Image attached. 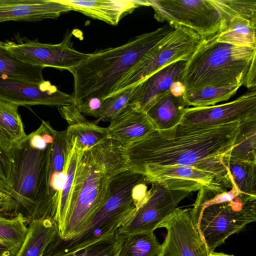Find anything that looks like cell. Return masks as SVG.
Here are the masks:
<instances>
[{
    "label": "cell",
    "mask_w": 256,
    "mask_h": 256,
    "mask_svg": "<svg viewBox=\"0 0 256 256\" xmlns=\"http://www.w3.org/2000/svg\"><path fill=\"white\" fill-rule=\"evenodd\" d=\"M110 122L108 138L122 146L139 141L156 130L145 112L129 105Z\"/></svg>",
    "instance_id": "19"
},
{
    "label": "cell",
    "mask_w": 256,
    "mask_h": 256,
    "mask_svg": "<svg viewBox=\"0 0 256 256\" xmlns=\"http://www.w3.org/2000/svg\"><path fill=\"white\" fill-rule=\"evenodd\" d=\"M174 29L165 26L118 46L90 54L70 72L74 76V104L92 98L105 100L108 97L123 78L161 44Z\"/></svg>",
    "instance_id": "4"
},
{
    "label": "cell",
    "mask_w": 256,
    "mask_h": 256,
    "mask_svg": "<svg viewBox=\"0 0 256 256\" xmlns=\"http://www.w3.org/2000/svg\"><path fill=\"white\" fill-rule=\"evenodd\" d=\"M256 120V88L228 103L186 108L180 124L212 126Z\"/></svg>",
    "instance_id": "14"
},
{
    "label": "cell",
    "mask_w": 256,
    "mask_h": 256,
    "mask_svg": "<svg viewBox=\"0 0 256 256\" xmlns=\"http://www.w3.org/2000/svg\"><path fill=\"white\" fill-rule=\"evenodd\" d=\"M187 60L173 62L154 73L136 86L129 106L145 112L161 96L181 82Z\"/></svg>",
    "instance_id": "16"
},
{
    "label": "cell",
    "mask_w": 256,
    "mask_h": 256,
    "mask_svg": "<svg viewBox=\"0 0 256 256\" xmlns=\"http://www.w3.org/2000/svg\"><path fill=\"white\" fill-rule=\"evenodd\" d=\"M0 100L18 106L44 105L57 108L74 104L72 94L59 90L49 81L31 83L0 76Z\"/></svg>",
    "instance_id": "15"
},
{
    "label": "cell",
    "mask_w": 256,
    "mask_h": 256,
    "mask_svg": "<svg viewBox=\"0 0 256 256\" xmlns=\"http://www.w3.org/2000/svg\"><path fill=\"white\" fill-rule=\"evenodd\" d=\"M28 227L26 237L15 256H44L58 234L56 222L52 218H44L31 221Z\"/></svg>",
    "instance_id": "24"
},
{
    "label": "cell",
    "mask_w": 256,
    "mask_h": 256,
    "mask_svg": "<svg viewBox=\"0 0 256 256\" xmlns=\"http://www.w3.org/2000/svg\"><path fill=\"white\" fill-rule=\"evenodd\" d=\"M166 230L161 256H208L205 242L193 222L189 209L176 208L158 226Z\"/></svg>",
    "instance_id": "13"
},
{
    "label": "cell",
    "mask_w": 256,
    "mask_h": 256,
    "mask_svg": "<svg viewBox=\"0 0 256 256\" xmlns=\"http://www.w3.org/2000/svg\"><path fill=\"white\" fill-rule=\"evenodd\" d=\"M12 143L0 132V180L10 189L12 172Z\"/></svg>",
    "instance_id": "36"
},
{
    "label": "cell",
    "mask_w": 256,
    "mask_h": 256,
    "mask_svg": "<svg viewBox=\"0 0 256 256\" xmlns=\"http://www.w3.org/2000/svg\"><path fill=\"white\" fill-rule=\"evenodd\" d=\"M20 246L0 242V256H15Z\"/></svg>",
    "instance_id": "37"
},
{
    "label": "cell",
    "mask_w": 256,
    "mask_h": 256,
    "mask_svg": "<svg viewBox=\"0 0 256 256\" xmlns=\"http://www.w3.org/2000/svg\"><path fill=\"white\" fill-rule=\"evenodd\" d=\"M218 10V42L256 48V0H210Z\"/></svg>",
    "instance_id": "12"
},
{
    "label": "cell",
    "mask_w": 256,
    "mask_h": 256,
    "mask_svg": "<svg viewBox=\"0 0 256 256\" xmlns=\"http://www.w3.org/2000/svg\"><path fill=\"white\" fill-rule=\"evenodd\" d=\"M75 10L94 19L116 26L124 16L136 8L148 6L147 0H59Z\"/></svg>",
    "instance_id": "20"
},
{
    "label": "cell",
    "mask_w": 256,
    "mask_h": 256,
    "mask_svg": "<svg viewBox=\"0 0 256 256\" xmlns=\"http://www.w3.org/2000/svg\"><path fill=\"white\" fill-rule=\"evenodd\" d=\"M140 174L146 184H154L169 179L196 182L202 186L218 192H226L232 187L230 178L187 166H158L146 168Z\"/></svg>",
    "instance_id": "18"
},
{
    "label": "cell",
    "mask_w": 256,
    "mask_h": 256,
    "mask_svg": "<svg viewBox=\"0 0 256 256\" xmlns=\"http://www.w3.org/2000/svg\"><path fill=\"white\" fill-rule=\"evenodd\" d=\"M256 56L255 48L218 42L214 35L203 38L187 60L181 82L185 92L208 86H242Z\"/></svg>",
    "instance_id": "6"
},
{
    "label": "cell",
    "mask_w": 256,
    "mask_h": 256,
    "mask_svg": "<svg viewBox=\"0 0 256 256\" xmlns=\"http://www.w3.org/2000/svg\"><path fill=\"white\" fill-rule=\"evenodd\" d=\"M170 92L174 95L181 96L185 92V88L181 82H178L172 86Z\"/></svg>",
    "instance_id": "39"
},
{
    "label": "cell",
    "mask_w": 256,
    "mask_h": 256,
    "mask_svg": "<svg viewBox=\"0 0 256 256\" xmlns=\"http://www.w3.org/2000/svg\"><path fill=\"white\" fill-rule=\"evenodd\" d=\"M188 106L183 94L176 96L170 90L161 96L146 112L156 130H164L180 124Z\"/></svg>",
    "instance_id": "23"
},
{
    "label": "cell",
    "mask_w": 256,
    "mask_h": 256,
    "mask_svg": "<svg viewBox=\"0 0 256 256\" xmlns=\"http://www.w3.org/2000/svg\"><path fill=\"white\" fill-rule=\"evenodd\" d=\"M28 230V224L20 216L0 214V242L20 246Z\"/></svg>",
    "instance_id": "33"
},
{
    "label": "cell",
    "mask_w": 256,
    "mask_h": 256,
    "mask_svg": "<svg viewBox=\"0 0 256 256\" xmlns=\"http://www.w3.org/2000/svg\"><path fill=\"white\" fill-rule=\"evenodd\" d=\"M145 182L143 176L128 170L118 174L102 206L82 232L66 240L56 236L44 256L76 252L116 234L148 198Z\"/></svg>",
    "instance_id": "5"
},
{
    "label": "cell",
    "mask_w": 256,
    "mask_h": 256,
    "mask_svg": "<svg viewBox=\"0 0 256 256\" xmlns=\"http://www.w3.org/2000/svg\"><path fill=\"white\" fill-rule=\"evenodd\" d=\"M70 141L71 142L72 147L66 180L60 194L54 218V221L58 226V233L62 229L67 212L78 162L82 153L84 150L78 146L76 139H72Z\"/></svg>",
    "instance_id": "30"
},
{
    "label": "cell",
    "mask_w": 256,
    "mask_h": 256,
    "mask_svg": "<svg viewBox=\"0 0 256 256\" xmlns=\"http://www.w3.org/2000/svg\"><path fill=\"white\" fill-rule=\"evenodd\" d=\"M208 256H234L233 255H229L227 254H225L222 252H212L208 254Z\"/></svg>",
    "instance_id": "41"
},
{
    "label": "cell",
    "mask_w": 256,
    "mask_h": 256,
    "mask_svg": "<svg viewBox=\"0 0 256 256\" xmlns=\"http://www.w3.org/2000/svg\"><path fill=\"white\" fill-rule=\"evenodd\" d=\"M0 191L5 193L10 197L12 194V190L2 180H0Z\"/></svg>",
    "instance_id": "40"
},
{
    "label": "cell",
    "mask_w": 256,
    "mask_h": 256,
    "mask_svg": "<svg viewBox=\"0 0 256 256\" xmlns=\"http://www.w3.org/2000/svg\"><path fill=\"white\" fill-rule=\"evenodd\" d=\"M148 6L159 22H166L176 28H190L202 38L214 35L220 26L218 12L210 0H150Z\"/></svg>",
    "instance_id": "10"
},
{
    "label": "cell",
    "mask_w": 256,
    "mask_h": 256,
    "mask_svg": "<svg viewBox=\"0 0 256 256\" xmlns=\"http://www.w3.org/2000/svg\"><path fill=\"white\" fill-rule=\"evenodd\" d=\"M239 126L238 122L212 126L180 124L156 130L122 146L127 169L140 174L152 167L187 166L230 179L224 156L234 144Z\"/></svg>",
    "instance_id": "1"
},
{
    "label": "cell",
    "mask_w": 256,
    "mask_h": 256,
    "mask_svg": "<svg viewBox=\"0 0 256 256\" xmlns=\"http://www.w3.org/2000/svg\"><path fill=\"white\" fill-rule=\"evenodd\" d=\"M256 220V200L244 202L238 196L231 200L204 208L200 216L197 230L210 254L231 235Z\"/></svg>",
    "instance_id": "8"
},
{
    "label": "cell",
    "mask_w": 256,
    "mask_h": 256,
    "mask_svg": "<svg viewBox=\"0 0 256 256\" xmlns=\"http://www.w3.org/2000/svg\"><path fill=\"white\" fill-rule=\"evenodd\" d=\"M71 147L72 144L67 137L66 130H56L50 158L48 184L51 196L57 210L66 180Z\"/></svg>",
    "instance_id": "22"
},
{
    "label": "cell",
    "mask_w": 256,
    "mask_h": 256,
    "mask_svg": "<svg viewBox=\"0 0 256 256\" xmlns=\"http://www.w3.org/2000/svg\"><path fill=\"white\" fill-rule=\"evenodd\" d=\"M198 191L194 207L190 210L193 222L196 229L200 216L204 208L210 204L231 200L241 194L240 192L234 185H232L230 190L226 192H218L205 186H202Z\"/></svg>",
    "instance_id": "32"
},
{
    "label": "cell",
    "mask_w": 256,
    "mask_h": 256,
    "mask_svg": "<svg viewBox=\"0 0 256 256\" xmlns=\"http://www.w3.org/2000/svg\"><path fill=\"white\" fill-rule=\"evenodd\" d=\"M202 187L198 182L178 179L152 184L149 198L118 229V234L125 238L153 232L182 200Z\"/></svg>",
    "instance_id": "7"
},
{
    "label": "cell",
    "mask_w": 256,
    "mask_h": 256,
    "mask_svg": "<svg viewBox=\"0 0 256 256\" xmlns=\"http://www.w3.org/2000/svg\"><path fill=\"white\" fill-rule=\"evenodd\" d=\"M241 86L238 84L208 86L194 90L185 92L184 98L188 106L204 107L226 101L230 98Z\"/></svg>",
    "instance_id": "27"
},
{
    "label": "cell",
    "mask_w": 256,
    "mask_h": 256,
    "mask_svg": "<svg viewBox=\"0 0 256 256\" xmlns=\"http://www.w3.org/2000/svg\"><path fill=\"white\" fill-rule=\"evenodd\" d=\"M136 86L115 94L104 100L94 118V122L98 124L100 121H110L127 108L134 92Z\"/></svg>",
    "instance_id": "35"
},
{
    "label": "cell",
    "mask_w": 256,
    "mask_h": 256,
    "mask_svg": "<svg viewBox=\"0 0 256 256\" xmlns=\"http://www.w3.org/2000/svg\"><path fill=\"white\" fill-rule=\"evenodd\" d=\"M124 240L117 232L78 251L46 256H118Z\"/></svg>",
    "instance_id": "34"
},
{
    "label": "cell",
    "mask_w": 256,
    "mask_h": 256,
    "mask_svg": "<svg viewBox=\"0 0 256 256\" xmlns=\"http://www.w3.org/2000/svg\"><path fill=\"white\" fill-rule=\"evenodd\" d=\"M71 10L59 0H0V22L56 19Z\"/></svg>",
    "instance_id": "17"
},
{
    "label": "cell",
    "mask_w": 256,
    "mask_h": 256,
    "mask_svg": "<svg viewBox=\"0 0 256 256\" xmlns=\"http://www.w3.org/2000/svg\"><path fill=\"white\" fill-rule=\"evenodd\" d=\"M202 39L190 28L182 26L174 28L161 44L123 78L108 96L136 86L154 73L173 62L188 60Z\"/></svg>",
    "instance_id": "9"
},
{
    "label": "cell",
    "mask_w": 256,
    "mask_h": 256,
    "mask_svg": "<svg viewBox=\"0 0 256 256\" xmlns=\"http://www.w3.org/2000/svg\"><path fill=\"white\" fill-rule=\"evenodd\" d=\"M55 130L42 120L36 130L12 145L10 213L20 216L28 224L44 218L54 220L57 208L50 194L48 168Z\"/></svg>",
    "instance_id": "2"
},
{
    "label": "cell",
    "mask_w": 256,
    "mask_h": 256,
    "mask_svg": "<svg viewBox=\"0 0 256 256\" xmlns=\"http://www.w3.org/2000/svg\"><path fill=\"white\" fill-rule=\"evenodd\" d=\"M58 108L68 124L66 130L68 139H76L80 148L85 150L108 139L106 128L87 120L74 104Z\"/></svg>",
    "instance_id": "21"
},
{
    "label": "cell",
    "mask_w": 256,
    "mask_h": 256,
    "mask_svg": "<svg viewBox=\"0 0 256 256\" xmlns=\"http://www.w3.org/2000/svg\"><path fill=\"white\" fill-rule=\"evenodd\" d=\"M256 120L240 124L234 144L228 156L240 160L256 162Z\"/></svg>",
    "instance_id": "29"
},
{
    "label": "cell",
    "mask_w": 256,
    "mask_h": 256,
    "mask_svg": "<svg viewBox=\"0 0 256 256\" xmlns=\"http://www.w3.org/2000/svg\"><path fill=\"white\" fill-rule=\"evenodd\" d=\"M18 106L0 100V132L12 144L26 136Z\"/></svg>",
    "instance_id": "31"
},
{
    "label": "cell",
    "mask_w": 256,
    "mask_h": 256,
    "mask_svg": "<svg viewBox=\"0 0 256 256\" xmlns=\"http://www.w3.org/2000/svg\"><path fill=\"white\" fill-rule=\"evenodd\" d=\"M158 256H160V255H158Z\"/></svg>",
    "instance_id": "42"
},
{
    "label": "cell",
    "mask_w": 256,
    "mask_h": 256,
    "mask_svg": "<svg viewBox=\"0 0 256 256\" xmlns=\"http://www.w3.org/2000/svg\"><path fill=\"white\" fill-rule=\"evenodd\" d=\"M10 196L0 191V214H10Z\"/></svg>",
    "instance_id": "38"
},
{
    "label": "cell",
    "mask_w": 256,
    "mask_h": 256,
    "mask_svg": "<svg viewBox=\"0 0 256 256\" xmlns=\"http://www.w3.org/2000/svg\"><path fill=\"white\" fill-rule=\"evenodd\" d=\"M162 249L154 232H140L124 238L118 256H158Z\"/></svg>",
    "instance_id": "28"
},
{
    "label": "cell",
    "mask_w": 256,
    "mask_h": 256,
    "mask_svg": "<svg viewBox=\"0 0 256 256\" xmlns=\"http://www.w3.org/2000/svg\"><path fill=\"white\" fill-rule=\"evenodd\" d=\"M44 68L26 63L13 54L0 41V76L31 83L44 82Z\"/></svg>",
    "instance_id": "25"
},
{
    "label": "cell",
    "mask_w": 256,
    "mask_h": 256,
    "mask_svg": "<svg viewBox=\"0 0 256 256\" xmlns=\"http://www.w3.org/2000/svg\"><path fill=\"white\" fill-rule=\"evenodd\" d=\"M224 163L231 177L232 185L240 192V196L244 202L256 200V176L255 162L240 160L224 157Z\"/></svg>",
    "instance_id": "26"
},
{
    "label": "cell",
    "mask_w": 256,
    "mask_h": 256,
    "mask_svg": "<svg viewBox=\"0 0 256 256\" xmlns=\"http://www.w3.org/2000/svg\"><path fill=\"white\" fill-rule=\"evenodd\" d=\"M73 34L74 30L68 31L60 43L52 44L40 42L38 39L22 37L18 32L14 34L16 42L6 40L2 43L16 57L26 63L71 72L90 55L74 48L72 42Z\"/></svg>",
    "instance_id": "11"
},
{
    "label": "cell",
    "mask_w": 256,
    "mask_h": 256,
    "mask_svg": "<svg viewBox=\"0 0 256 256\" xmlns=\"http://www.w3.org/2000/svg\"><path fill=\"white\" fill-rule=\"evenodd\" d=\"M128 170L121 144L107 139L82 153L76 170L68 206L57 237L79 234L104 200L112 179Z\"/></svg>",
    "instance_id": "3"
}]
</instances>
